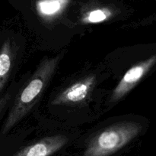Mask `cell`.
<instances>
[{
    "mask_svg": "<svg viewBox=\"0 0 156 156\" xmlns=\"http://www.w3.org/2000/svg\"><path fill=\"white\" fill-rule=\"evenodd\" d=\"M143 126L137 122H117L93 136L83 156H110L133 140Z\"/></svg>",
    "mask_w": 156,
    "mask_h": 156,
    "instance_id": "obj_2",
    "label": "cell"
},
{
    "mask_svg": "<svg viewBox=\"0 0 156 156\" xmlns=\"http://www.w3.org/2000/svg\"><path fill=\"white\" fill-rule=\"evenodd\" d=\"M61 58L62 55H57L54 58H47L41 62L30 80L15 99L3 125L2 129L3 135L10 131L31 110L53 76Z\"/></svg>",
    "mask_w": 156,
    "mask_h": 156,
    "instance_id": "obj_1",
    "label": "cell"
},
{
    "mask_svg": "<svg viewBox=\"0 0 156 156\" xmlns=\"http://www.w3.org/2000/svg\"><path fill=\"white\" fill-rule=\"evenodd\" d=\"M96 83L94 75L74 83L61 92L52 101V105H74L84 102L92 91Z\"/></svg>",
    "mask_w": 156,
    "mask_h": 156,
    "instance_id": "obj_4",
    "label": "cell"
},
{
    "mask_svg": "<svg viewBox=\"0 0 156 156\" xmlns=\"http://www.w3.org/2000/svg\"><path fill=\"white\" fill-rule=\"evenodd\" d=\"M8 99V96H5L4 98H1L0 97V111H1L2 108L3 107V106L5 105V103L6 102Z\"/></svg>",
    "mask_w": 156,
    "mask_h": 156,
    "instance_id": "obj_9",
    "label": "cell"
},
{
    "mask_svg": "<svg viewBox=\"0 0 156 156\" xmlns=\"http://www.w3.org/2000/svg\"><path fill=\"white\" fill-rule=\"evenodd\" d=\"M69 2L70 0H38L36 9L43 20L50 22L63 12Z\"/></svg>",
    "mask_w": 156,
    "mask_h": 156,
    "instance_id": "obj_6",
    "label": "cell"
},
{
    "mask_svg": "<svg viewBox=\"0 0 156 156\" xmlns=\"http://www.w3.org/2000/svg\"><path fill=\"white\" fill-rule=\"evenodd\" d=\"M113 16V12L106 8L96 9L88 12L82 18L83 24H98L105 22Z\"/></svg>",
    "mask_w": 156,
    "mask_h": 156,
    "instance_id": "obj_8",
    "label": "cell"
},
{
    "mask_svg": "<svg viewBox=\"0 0 156 156\" xmlns=\"http://www.w3.org/2000/svg\"><path fill=\"white\" fill-rule=\"evenodd\" d=\"M12 67V46L9 41H5L0 49V93L9 79Z\"/></svg>",
    "mask_w": 156,
    "mask_h": 156,
    "instance_id": "obj_7",
    "label": "cell"
},
{
    "mask_svg": "<svg viewBox=\"0 0 156 156\" xmlns=\"http://www.w3.org/2000/svg\"><path fill=\"white\" fill-rule=\"evenodd\" d=\"M68 142V138L62 135L43 138L20 150L14 156H50L60 150Z\"/></svg>",
    "mask_w": 156,
    "mask_h": 156,
    "instance_id": "obj_5",
    "label": "cell"
},
{
    "mask_svg": "<svg viewBox=\"0 0 156 156\" xmlns=\"http://www.w3.org/2000/svg\"><path fill=\"white\" fill-rule=\"evenodd\" d=\"M156 61V56L152 55L149 58L140 64H137L126 71L117 87L113 90L111 102H115L124 97L130 92L138 83L150 71Z\"/></svg>",
    "mask_w": 156,
    "mask_h": 156,
    "instance_id": "obj_3",
    "label": "cell"
}]
</instances>
